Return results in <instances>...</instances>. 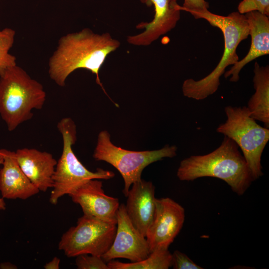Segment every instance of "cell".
<instances>
[{
	"instance_id": "cell-1",
	"label": "cell",
	"mask_w": 269,
	"mask_h": 269,
	"mask_svg": "<svg viewBox=\"0 0 269 269\" xmlns=\"http://www.w3.org/2000/svg\"><path fill=\"white\" fill-rule=\"evenodd\" d=\"M120 42L108 32L97 33L85 28L62 36L48 61V74L57 85L64 87L67 77L78 69L96 75V83L105 91L99 72L108 56L120 47ZM110 98V97H109Z\"/></svg>"
},
{
	"instance_id": "cell-2",
	"label": "cell",
	"mask_w": 269,
	"mask_h": 269,
	"mask_svg": "<svg viewBox=\"0 0 269 269\" xmlns=\"http://www.w3.org/2000/svg\"><path fill=\"white\" fill-rule=\"evenodd\" d=\"M237 144L224 136L221 145L204 155L183 159L177 171L181 181L204 177H215L227 183L237 195H243L254 181L248 164Z\"/></svg>"
},
{
	"instance_id": "cell-3",
	"label": "cell",
	"mask_w": 269,
	"mask_h": 269,
	"mask_svg": "<svg viewBox=\"0 0 269 269\" xmlns=\"http://www.w3.org/2000/svg\"><path fill=\"white\" fill-rule=\"evenodd\" d=\"M195 19H204L212 26L218 27L223 33L224 49L215 68L206 77L199 80L189 78L182 85L183 95L188 98L202 100L215 93L220 82V78L226 68L239 61L237 48L240 42L249 35V27L244 14L234 11L227 16L217 15L207 10L198 14Z\"/></svg>"
},
{
	"instance_id": "cell-4",
	"label": "cell",
	"mask_w": 269,
	"mask_h": 269,
	"mask_svg": "<svg viewBox=\"0 0 269 269\" xmlns=\"http://www.w3.org/2000/svg\"><path fill=\"white\" fill-rule=\"evenodd\" d=\"M42 85L17 65L0 74V115L9 131L31 119L46 101Z\"/></svg>"
},
{
	"instance_id": "cell-5",
	"label": "cell",
	"mask_w": 269,
	"mask_h": 269,
	"mask_svg": "<svg viewBox=\"0 0 269 269\" xmlns=\"http://www.w3.org/2000/svg\"><path fill=\"white\" fill-rule=\"evenodd\" d=\"M57 127L62 136L63 149L52 178L53 189L49 202L53 205L57 204L61 197L67 194L69 196L91 179L108 180L115 175L113 171L101 168L95 172L90 171L80 161L72 149L77 139V131L72 119H62Z\"/></svg>"
},
{
	"instance_id": "cell-6",
	"label": "cell",
	"mask_w": 269,
	"mask_h": 269,
	"mask_svg": "<svg viewBox=\"0 0 269 269\" xmlns=\"http://www.w3.org/2000/svg\"><path fill=\"white\" fill-rule=\"evenodd\" d=\"M227 120L216 131L233 140L243 152L254 180L263 176L261 157L269 140V129L252 118L246 106H226Z\"/></svg>"
},
{
	"instance_id": "cell-7",
	"label": "cell",
	"mask_w": 269,
	"mask_h": 269,
	"mask_svg": "<svg viewBox=\"0 0 269 269\" xmlns=\"http://www.w3.org/2000/svg\"><path fill=\"white\" fill-rule=\"evenodd\" d=\"M175 145H165L153 150L133 151L122 148L114 144L109 133L101 131L93 157L97 161H105L116 168L124 181L123 192L126 196L132 185L141 179V173L148 165L163 158H172L176 155Z\"/></svg>"
},
{
	"instance_id": "cell-8",
	"label": "cell",
	"mask_w": 269,
	"mask_h": 269,
	"mask_svg": "<svg viewBox=\"0 0 269 269\" xmlns=\"http://www.w3.org/2000/svg\"><path fill=\"white\" fill-rule=\"evenodd\" d=\"M117 224L83 215L61 236L58 248L68 257L81 254L102 256L111 247Z\"/></svg>"
},
{
	"instance_id": "cell-9",
	"label": "cell",
	"mask_w": 269,
	"mask_h": 269,
	"mask_svg": "<svg viewBox=\"0 0 269 269\" xmlns=\"http://www.w3.org/2000/svg\"><path fill=\"white\" fill-rule=\"evenodd\" d=\"M183 207L171 198L155 199L153 221L146 234L150 253L158 248L168 249L182 228Z\"/></svg>"
},
{
	"instance_id": "cell-10",
	"label": "cell",
	"mask_w": 269,
	"mask_h": 269,
	"mask_svg": "<svg viewBox=\"0 0 269 269\" xmlns=\"http://www.w3.org/2000/svg\"><path fill=\"white\" fill-rule=\"evenodd\" d=\"M117 219L114 240L108 251L102 256L103 259L106 263L118 258L135 262L146 258L150 252L146 238L132 224L124 204L120 205Z\"/></svg>"
},
{
	"instance_id": "cell-11",
	"label": "cell",
	"mask_w": 269,
	"mask_h": 269,
	"mask_svg": "<svg viewBox=\"0 0 269 269\" xmlns=\"http://www.w3.org/2000/svg\"><path fill=\"white\" fill-rule=\"evenodd\" d=\"M147 6H153L154 14L149 22L142 21L136 28L144 29L141 33L128 36L127 42L137 46H147L173 29L180 18L178 0H139Z\"/></svg>"
},
{
	"instance_id": "cell-12",
	"label": "cell",
	"mask_w": 269,
	"mask_h": 269,
	"mask_svg": "<svg viewBox=\"0 0 269 269\" xmlns=\"http://www.w3.org/2000/svg\"><path fill=\"white\" fill-rule=\"evenodd\" d=\"M69 196L73 202L80 206L83 215L117 224L119 200L105 193L102 181L91 179Z\"/></svg>"
},
{
	"instance_id": "cell-13",
	"label": "cell",
	"mask_w": 269,
	"mask_h": 269,
	"mask_svg": "<svg viewBox=\"0 0 269 269\" xmlns=\"http://www.w3.org/2000/svg\"><path fill=\"white\" fill-rule=\"evenodd\" d=\"M131 186L126 196V210L134 227L145 237L155 214V186L142 179Z\"/></svg>"
},
{
	"instance_id": "cell-14",
	"label": "cell",
	"mask_w": 269,
	"mask_h": 269,
	"mask_svg": "<svg viewBox=\"0 0 269 269\" xmlns=\"http://www.w3.org/2000/svg\"><path fill=\"white\" fill-rule=\"evenodd\" d=\"M0 192L4 199L26 200L39 192L20 167L15 152L1 149Z\"/></svg>"
},
{
	"instance_id": "cell-15",
	"label": "cell",
	"mask_w": 269,
	"mask_h": 269,
	"mask_svg": "<svg viewBox=\"0 0 269 269\" xmlns=\"http://www.w3.org/2000/svg\"><path fill=\"white\" fill-rule=\"evenodd\" d=\"M249 27L251 44L247 55L232 65L224 73V77L231 76L230 82H237L240 79L242 69L255 59L269 54V18L258 11H252L244 14Z\"/></svg>"
},
{
	"instance_id": "cell-16",
	"label": "cell",
	"mask_w": 269,
	"mask_h": 269,
	"mask_svg": "<svg viewBox=\"0 0 269 269\" xmlns=\"http://www.w3.org/2000/svg\"><path fill=\"white\" fill-rule=\"evenodd\" d=\"M15 152L21 170L40 191L46 192L52 187L57 161L52 154L28 148L18 149Z\"/></svg>"
},
{
	"instance_id": "cell-17",
	"label": "cell",
	"mask_w": 269,
	"mask_h": 269,
	"mask_svg": "<svg viewBox=\"0 0 269 269\" xmlns=\"http://www.w3.org/2000/svg\"><path fill=\"white\" fill-rule=\"evenodd\" d=\"M253 77L255 93L248 101L247 106L250 116L269 128V66L254 64Z\"/></svg>"
},
{
	"instance_id": "cell-18",
	"label": "cell",
	"mask_w": 269,
	"mask_h": 269,
	"mask_svg": "<svg viewBox=\"0 0 269 269\" xmlns=\"http://www.w3.org/2000/svg\"><path fill=\"white\" fill-rule=\"evenodd\" d=\"M171 260L172 254L168 249L158 248L138 262L124 263L112 260L107 264L109 269H168L171 267Z\"/></svg>"
},
{
	"instance_id": "cell-19",
	"label": "cell",
	"mask_w": 269,
	"mask_h": 269,
	"mask_svg": "<svg viewBox=\"0 0 269 269\" xmlns=\"http://www.w3.org/2000/svg\"><path fill=\"white\" fill-rule=\"evenodd\" d=\"M15 31L10 28L0 29V74L9 67L16 65V57L9 53L13 46Z\"/></svg>"
},
{
	"instance_id": "cell-20",
	"label": "cell",
	"mask_w": 269,
	"mask_h": 269,
	"mask_svg": "<svg viewBox=\"0 0 269 269\" xmlns=\"http://www.w3.org/2000/svg\"><path fill=\"white\" fill-rule=\"evenodd\" d=\"M76 257L75 264L78 269H109L101 256L81 254Z\"/></svg>"
},
{
	"instance_id": "cell-21",
	"label": "cell",
	"mask_w": 269,
	"mask_h": 269,
	"mask_svg": "<svg viewBox=\"0 0 269 269\" xmlns=\"http://www.w3.org/2000/svg\"><path fill=\"white\" fill-rule=\"evenodd\" d=\"M238 11L245 14L252 11L269 15V0H243L238 6Z\"/></svg>"
},
{
	"instance_id": "cell-22",
	"label": "cell",
	"mask_w": 269,
	"mask_h": 269,
	"mask_svg": "<svg viewBox=\"0 0 269 269\" xmlns=\"http://www.w3.org/2000/svg\"><path fill=\"white\" fill-rule=\"evenodd\" d=\"M171 267L174 269H202L186 255L176 250L172 254Z\"/></svg>"
},
{
	"instance_id": "cell-23",
	"label": "cell",
	"mask_w": 269,
	"mask_h": 269,
	"mask_svg": "<svg viewBox=\"0 0 269 269\" xmlns=\"http://www.w3.org/2000/svg\"><path fill=\"white\" fill-rule=\"evenodd\" d=\"M209 7V3L205 0H184L183 5L179 6L180 10L189 12L194 18L208 10Z\"/></svg>"
},
{
	"instance_id": "cell-24",
	"label": "cell",
	"mask_w": 269,
	"mask_h": 269,
	"mask_svg": "<svg viewBox=\"0 0 269 269\" xmlns=\"http://www.w3.org/2000/svg\"><path fill=\"white\" fill-rule=\"evenodd\" d=\"M60 259L54 257L51 261L45 264L44 268L45 269H59L60 268Z\"/></svg>"
},
{
	"instance_id": "cell-25",
	"label": "cell",
	"mask_w": 269,
	"mask_h": 269,
	"mask_svg": "<svg viewBox=\"0 0 269 269\" xmlns=\"http://www.w3.org/2000/svg\"><path fill=\"white\" fill-rule=\"evenodd\" d=\"M0 269H16L17 267L11 263L5 262L0 264Z\"/></svg>"
},
{
	"instance_id": "cell-26",
	"label": "cell",
	"mask_w": 269,
	"mask_h": 269,
	"mask_svg": "<svg viewBox=\"0 0 269 269\" xmlns=\"http://www.w3.org/2000/svg\"><path fill=\"white\" fill-rule=\"evenodd\" d=\"M2 162V158L0 159V165L1 164ZM4 199L2 197H0V211H4L6 209V203L4 200Z\"/></svg>"
},
{
	"instance_id": "cell-27",
	"label": "cell",
	"mask_w": 269,
	"mask_h": 269,
	"mask_svg": "<svg viewBox=\"0 0 269 269\" xmlns=\"http://www.w3.org/2000/svg\"><path fill=\"white\" fill-rule=\"evenodd\" d=\"M2 158V155H1V153L0 151V159Z\"/></svg>"
}]
</instances>
